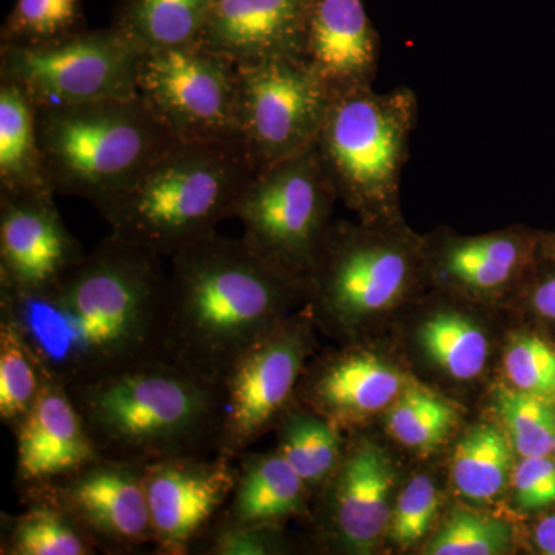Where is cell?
I'll return each mask as SVG.
<instances>
[{"instance_id":"cell-1","label":"cell","mask_w":555,"mask_h":555,"mask_svg":"<svg viewBox=\"0 0 555 555\" xmlns=\"http://www.w3.org/2000/svg\"><path fill=\"white\" fill-rule=\"evenodd\" d=\"M169 288L163 257L109 233L49 287H0V320L42 377L86 385L166 360Z\"/></svg>"},{"instance_id":"cell-2","label":"cell","mask_w":555,"mask_h":555,"mask_svg":"<svg viewBox=\"0 0 555 555\" xmlns=\"http://www.w3.org/2000/svg\"><path fill=\"white\" fill-rule=\"evenodd\" d=\"M170 259L167 358L219 385L309 297L308 281L270 264L243 238L215 232Z\"/></svg>"},{"instance_id":"cell-3","label":"cell","mask_w":555,"mask_h":555,"mask_svg":"<svg viewBox=\"0 0 555 555\" xmlns=\"http://www.w3.org/2000/svg\"><path fill=\"white\" fill-rule=\"evenodd\" d=\"M67 390L104 459L147 466L218 454L222 385L167 358Z\"/></svg>"},{"instance_id":"cell-4","label":"cell","mask_w":555,"mask_h":555,"mask_svg":"<svg viewBox=\"0 0 555 555\" xmlns=\"http://www.w3.org/2000/svg\"><path fill=\"white\" fill-rule=\"evenodd\" d=\"M258 171L241 141L175 142L96 208L113 235L171 258L235 218Z\"/></svg>"},{"instance_id":"cell-5","label":"cell","mask_w":555,"mask_h":555,"mask_svg":"<svg viewBox=\"0 0 555 555\" xmlns=\"http://www.w3.org/2000/svg\"><path fill=\"white\" fill-rule=\"evenodd\" d=\"M38 133L51 192L94 207L129 189L177 142L138 96L38 108Z\"/></svg>"},{"instance_id":"cell-6","label":"cell","mask_w":555,"mask_h":555,"mask_svg":"<svg viewBox=\"0 0 555 555\" xmlns=\"http://www.w3.org/2000/svg\"><path fill=\"white\" fill-rule=\"evenodd\" d=\"M418 118L414 91L366 89L339 94L317 138L338 199L366 222L397 221L411 138Z\"/></svg>"},{"instance_id":"cell-7","label":"cell","mask_w":555,"mask_h":555,"mask_svg":"<svg viewBox=\"0 0 555 555\" xmlns=\"http://www.w3.org/2000/svg\"><path fill=\"white\" fill-rule=\"evenodd\" d=\"M423 266V246L403 232L400 219L332 225L308 280L309 297L327 324L352 331L396 306Z\"/></svg>"},{"instance_id":"cell-8","label":"cell","mask_w":555,"mask_h":555,"mask_svg":"<svg viewBox=\"0 0 555 555\" xmlns=\"http://www.w3.org/2000/svg\"><path fill=\"white\" fill-rule=\"evenodd\" d=\"M337 190L317 145L258 171L235 210L243 240L275 268L309 280L328 233Z\"/></svg>"},{"instance_id":"cell-9","label":"cell","mask_w":555,"mask_h":555,"mask_svg":"<svg viewBox=\"0 0 555 555\" xmlns=\"http://www.w3.org/2000/svg\"><path fill=\"white\" fill-rule=\"evenodd\" d=\"M141 51L116 28L73 33L35 46H0V82L38 108L138 96Z\"/></svg>"},{"instance_id":"cell-10","label":"cell","mask_w":555,"mask_h":555,"mask_svg":"<svg viewBox=\"0 0 555 555\" xmlns=\"http://www.w3.org/2000/svg\"><path fill=\"white\" fill-rule=\"evenodd\" d=\"M137 91L177 142L240 141L238 65L203 43L141 53Z\"/></svg>"},{"instance_id":"cell-11","label":"cell","mask_w":555,"mask_h":555,"mask_svg":"<svg viewBox=\"0 0 555 555\" xmlns=\"http://www.w3.org/2000/svg\"><path fill=\"white\" fill-rule=\"evenodd\" d=\"M334 96L301 57L238 67V134L258 170L315 144Z\"/></svg>"},{"instance_id":"cell-12","label":"cell","mask_w":555,"mask_h":555,"mask_svg":"<svg viewBox=\"0 0 555 555\" xmlns=\"http://www.w3.org/2000/svg\"><path fill=\"white\" fill-rule=\"evenodd\" d=\"M301 321L286 318L254 343L222 379L224 418L218 454L238 460L292 406L312 341Z\"/></svg>"},{"instance_id":"cell-13","label":"cell","mask_w":555,"mask_h":555,"mask_svg":"<svg viewBox=\"0 0 555 555\" xmlns=\"http://www.w3.org/2000/svg\"><path fill=\"white\" fill-rule=\"evenodd\" d=\"M145 466L100 456L50 483L22 489V503L47 500L62 507L96 550L129 555L153 546Z\"/></svg>"},{"instance_id":"cell-14","label":"cell","mask_w":555,"mask_h":555,"mask_svg":"<svg viewBox=\"0 0 555 555\" xmlns=\"http://www.w3.org/2000/svg\"><path fill=\"white\" fill-rule=\"evenodd\" d=\"M228 455L178 456L145 466L153 550L190 555L228 506L238 478Z\"/></svg>"},{"instance_id":"cell-15","label":"cell","mask_w":555,"mask_h":555,"mask_svg":"<svg viewBox=\"0 0 555 555\" xmlns=\"http://www.w3.org/2000/svg\"><path fill=\"white\" fill-rule=\"evenodd\" d=\"M54 196L0 192V287H49L86 257L62 221Z\"/></svg>"},{"instance_id":"cell-16","label":"cell","mask_w":555,"mask_h":555,"mask_svg":"<svg viewBox=\"0 0 555 555\" xmlns=\"http://www.w3.org/2000/svg\"><path fill=\"white\" fill-rule=\"evenodd\" d=\"M301 60L334 98L372 87L379 35L364 0H310Z\"/></svg>"},{"instance_id":"cell-17","label":"cell","mask_w":555,"mask_h":555,"mask_svg":"<svg viewBox=\"0 0 555 555\" xmlns=\"http://www.w3.org/2000/svg\"><path fill=\"white\" fill-rule=\"evenodd\" d=\"M392 463L372 440L357 441L327 481L326 531L339 550L366 554L389 526Z\"/></svg>"},{"instance_id":"cell-18","label":"cell","mask_w":555,"mask_h":555,"mask_svg":"<svg viewBox=\"0 0 555 555\" xmlns=\"http://www.w3.org/2000/svg\"><path fill=\"white\" fill-rule=\"evenodd\" d=\"M17 443L16 488H35L100 459L67 386L42 377L35 404L13 430Z\"/></svg>"},{"instance_id":"cell-19","label":"cell","mask_w":555,"mask_h":555,"mask_svg":"<svg viewBox=\"0 0 555 555\" xmlns=\"http://www.w3.org/2000/svg\"><path fill=\"white\" fill-rule=\"evenodd\" d=\"M310 0H214L203 43L238 67L301 57Z\"/></svg>"},{"instance_id":"cell-20","label":"cell","mask_w":555,"mask_h":555,"mask_svg":"<svg viewBox=\"0 0 555 555\" xmlns=\"http://www.w3.org/2000/svg\"><path fill=\"white\" fill-rule=\"evenodd\" d=\"M403 378L377 356L353 350L328 358L310 375L302 397L335 426L382 411L403 392Z\"/></svg>"},{"instance_id":"cell-21","label":"cell","mask_w":555,"mask_h":555,"mask_svg":"<svg viewBox=\"0 0 555 555\" xmlns=\"http://www.w3.org/2000/svg\"><path fill=\"white\" fill-rule=\"evenodd\" d=\"M542 238L526 233L499 232L480 236H444L429 251L434 275L444 283L474 292L494 294L516 283L531 266Z\"/></svg>"},{"instance_id":"cell-22","label":"cell","mask_w":555,"mask_h":555,"mask_svg":"<svg viewBox=\"0 0 555 555\" xmlns=\"http://www.w3.org/2000/svg\"><path fill=\"white\" fill-rule=\"evenodd\" d=\"M228 506L217 521L240 526H280L308 511L309 488L280 451L243 454Z\"/></svg>"},{"instance_id":"cell-23","label":"cell","mask_w":555,"mask_h":555,"mask_svg":"<svg viewBox=\"0 0 555 555\" xmlns=\"http://www.w3.org/2000/svg\"><path fill=\"white\" fill-rule=\"evenodd\" d=\"M214 0H120L112 27L141 53L196 46Z\"/></svg>"},{"instance_id":"cell-24","label":"cell","mask_w":555,"mask_h":555,"mask_svg":"<svg viewBox=\"0 0 555 555\" xmlns=\"http://www.w3.org/2000/svg\"><path fill=\"white\" fill-rule=\"evenodd\" d=\"M0 192H51L40 155L38 107L7 82H0Z\"/></svg>"},{"instance_id":"cell-25","label":"cell","mask_w":555,"mask_h":555,"mask_svg":"<svg viewBox=\"0 0 555 555\" xmlns=\"http://www.w3.org/2000/svg\"><path fill=\"white\" fill-rule=\"evenodd\" d=\"M278 451L309 491L326 485L345 456L338 427L309 408H288L278 422Z\"/></svg>"},{"instance_id":"cell-26","label":"cell","mask_w":555,"mask_h":555,"mask_svg":"<svg viewBox=\"0 0 555 555\" xmlns=\"http://www.w3.org/2000/svg\"><path fill=\"white\" fill-rule=\"evenodd\" d=\"M16 517L2 516V555H91L96 545L62 507L47 500L25 502Z\"/></svg>"},{"instance_id":"cell-27","label":"cell","mask_w":555,"mask_h":555,"mask_svg":"<svg viewBox=\"0 0 555 555\" xmlns=\"http://www.w3.org/2000/svg\"><path fill=\"white\" fill-rule=\"evenodd\" d=\"M509 466V441L502 430L492 425H478L456 444L452 478L456 491L465 499L489 503L505 489Z\"/></svg>"},{"instance_id":"cell-28","label":"cell","mask_w":555,"mask_h":555,"mask_svg":"<svg viewBox=\"0 0 555 555\" xmlns=\"http://www.w3.org/2000/svg\"><path fill=\"white\" fill-rule=\"evenodd\" d=\"M423 352L452 378H477L488 358V338L469 318L443 310L427 318L418 332Z\"/></svg>"},{"instance_id":"cell-29","label":"cell","mask_w":555,"mask_h":555,"mask_svg":"<svg viewBox=\"0 0 555 555\" xmlns=\"http://www.w3.org/2000/svg\"><path fill=\"white\" fill-rule=\"evenodd\" d=\"M456 411L443 398L415 385H408L393 401L387 429L398 443L429 452L440 447L456 425Z\"/></svg>"},{"instance_id":"cell-30","label":"cell","mask_w":555,"mask_h":555,"mask_svg":"<svg viewBox=\"0 0 555 555\" xmlns=\"http://www.w3.org/2000/svg\"><path fill=\"white\" fill-rule=\"evenodd\" d=\"M86 28L82 0H16L0 30V46H35Z\"/></svg>"},{"instance_id":"cell-31","label":"cell","mask_w":555,"mask_h":555,"mask_svg":"<svg viewBox=\"0 0 555 555\" xmlns=\"http://www.w3.org/2000/svg\"><path fill=\"white\" fill-rule=\"evenodd\" d=\"M42 375L27 346L7 321L0 320V420L16 429L38 397Z\"/></svg>"},{"instance_id":"cell-32","label":"cell","mask_w":555,"mask_h":555,"mask_svg":"<svg viewBox=\"0 0 555 555\" xmlns=\"http://www.w3.org/2000/svg\"><path fill=\"white\" fill-rule=\"evenodd\" d=\"M495 406L509 430L514 447L521 456L553 454L555 441V409L518 389L499 387Z\"/></svg>"},{"instance_id":"cell-33","label":"cell","mask_w":555,"mask_h":555,"mask_svg":"<svg viewBox=\"0 0 555 555\" xmlns=\"http://www.w3.org/2000/svg\"><path fill=\"white\" fill-rule=\"evenodd\" d=\"M511 545V529L499 518L454 511L434 537L429 555H499Z\"/></svg>"},{"instance_id":"cell-34","label":"cell","mask_w":555,"mask_h":555,"mask_svg":"<svg viewBox=\"0 0 555 555\" xmlns=\"http://www.w3.org/2000/svg\"><path fill=\"white\" fill-rule=\"evenodd\" d=\"M507 378L516 389L555 404V350L534 335H517L506 349Z\"/></svg>"},{"instance_id":"cell-35","label":"cell","mask_w":555,"mask_h":555,"mask_svg":"<svg viewBox=\"0 0 555 555\" xmlns=\"http://www.w3.org/2000/svg\"><path fill=\"white\" fill-rule=\"evenodd\" d=\"M437 507L438 494L434 481L425 476L412 478L398 496L392 513L393 542L401 547L420 542L429 531Z\"/></svg>"},{"instance_id":"cell-36","label":"cell","mask_w":555,"mask_h":555,"mask_svg":"<svg viewBox=\"0 0 555 555\" xmlns=\"http://www.w3.org/2000/svg\"><path fill=\"white\" fill-rule=\"evenodd\" d=\"M280 526H240L215 521L203 535L193 554L270 555L283 553Z\"/></svg>"},{"instance_id":"cell-37","label":"cell","mask_w":555,"mask_h":555,"mask_svg":"<svg viewBox=\"0 0 555 555\" xmlns=\"http://www.w3.org/2000/svg\"><path fill=\"white\" fill-rule=\"evenodd\" d=\"M516 500L521 509H543L555 503V462L547 455L524 456L514 474Z\"/></svg>"},{"instance_id":"cell-38","label":"cell","mask_w":555,"mask_h":555,"mask_svg":"<svg viewBox=\"0 0 555 555\" xmlns=\"http://www.w3.org/2000/svg\"><path fill=\"white\" fill-rule=\"evenodd\" d=\"M531 301L540 315L555 320V272H550L537 281Z\"/></svg>"},{"instance_id":"cell-39","label":"cell","mask_w":555,"mask_h":555,"mask_svg":"<svg viewBox=\"0 0 555 555\" xmlns=\"http://www.w3.org/2000/svg\"><path fill=\"white\" fill-rule=\"evenodd\" d=\"M537 546L545 554L555 555V514L540 520L535 526Z\"/></svg>"},{"instance_id":"cell-40","label":"cell","mask_w":555,"mask_h":555,"mask_svg":"<svg viewBox=\"0 0 555 555\" xmlns=\"http://www.w3.org/2000/svg\"><path fill=\"white\" fill-rule=\"evenodd\" d=\"M542 254L543 257L555 261V233L542 238Z\"/></svg>"},{"instance_id":"cell-41","label":"cell","mask_w":555,"mask_h":555,"mask_svg":"<svg viewBox=\"0 0 555 555\" xmlns=\"http://www.w3.org/2000/svg\"><path fill=\"white\" fill-rule=\"evenodd\" d=\"M553 454H554V456H555V441H554Z\"/></svg>"}]
</instances>
